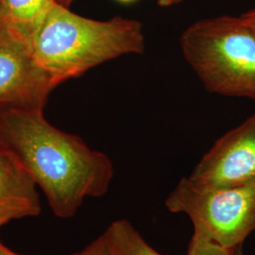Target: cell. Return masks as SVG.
Returning a JSON list of instances; mask_svg holds the SVG:
<instances>
[{"label":"cell","mask_w":255,"mask_h":255,"mask_svg":"<svg viewBox=\"0 0 255 255\" xmlns=\"http://www.w3.org/2000/svg\"><path fill=\"white\" fill-rule=\"evenodd\" d=\"M0 150L29 175L60 219L74 217L85 199L106 195L115 174L108 155L51 125L42 108L0 110Z\"/></svg>","instance_id":"cell-1"},{"label":"cell","mask_w":255,"mask_h":255,"mask_svg":"<svg viewBox=\"0 0 255 255\" xmlns=\"http://www.w3.org/2000/svg\"><path fill=\"white\" fill-rule=\"evenodd\" d=\"M29 45L37 64L57 87L111 60L143 54L146 37L135 19L100 21L56 3Z\"/></svg>","instance_id":"cell-2"},{"label":"cell","mask_w":255,"mask_h":255,"mask_svg":"<svg viewBox=\"0 0 255 255\" xmlns=\"http://www.w3.org/2000/svg\"><path fill=\"white\" fill-rule=\"evenodd\" d=\"M180 46L206 90L255 101V34L240 16L197 21L183 30Z\"/></svg>","instance_id":"cell-3"},{"label":"cell","mask_w":255,"mask_h":255,"mask_svg":"<svg viewBox=\"0 0 255 255\" xmlns=\"http://www.w3.org/2000/svg\"><path fill=\"white\" fill-rule=\"evenodd\" d=\"M166 208L182 213L221 246L236 250L255 231V180L230 187L201 188L183 177L167 196Z\"/></svg>","instance_id":"cell-4"},{"label":"cell","mask_w":255,"mask_h":255,"mask_svg":"<svg viewBox=\"0 0 255 255\" xmlns=\"http://www.w3.org/2000/svg\"><path fill=\"white\" fill-rule=\"evenodd\" d=\"M54 88L27 40L0 24V110L44 109Z\"/></svg>","instance_id":"cell-5"},{"label":"cell","mask_w":255,"mask_h":255,"mask_svg":"<svg viewBox=\"0 0 255 255\" xmlns=\"http://www.w3.org/2000/svg\"><path fill=\"white\" fill-rule=\"evenodd\" d=\"M187 179L201 188L237 186L255 180V114L219 137Z\"/></svg>","instance_id":"cell-6"},{"label":"cell","mask_w":255,"mask_h":255,"mask_svg":"<svg viewBox=\"0 0 255 255\" xmlns=\"http://www.w3.org/2000/svg\"><path fill=\"white\" fill-rule=\"evenodd\" d=\"M37 185L8 153L0 150V228L41 213Z\"/></svg>","instance_id":"cell-7"},{"label":"cell","mask_w":255,"mask_h":255,"mask_svg":"<svg viewBox=\"0 0 255 255\" xmlns=\"http://www.w3.org/2000/svg\"><path fill=\"white\" fill-rule=\"evenodd\" d=\"M55 4V0H0V24L30 44Z\"/></svg>","instance_id":"cell-8"},{"label":"cell","mask_w":255,"mask_h":255,"mask_svg":"<svg viewBox=\"0 0 255 255\" xmlns=\"http://www.w3.org/2000/svg\"><path fill=\"white\" fill-rule=\"evenodd\" d=\"M102 236L113 255H163L156 252L126 219L111 223Z\"/></svg>","instance_id":"cell-9"},{"label":"cell","mask_w":255,"mask_h":255,"mask_svg":"<svg viewBox=\"0 0 255 255\" xmlns=\"http://www.w3.org/2000/svg\"><path fill=\"white\" fill-rule=\"evenodd\" d=\"M235 252L216 243L201 231L194 230L187 255H235Z\"/></svg>","instance_id":"cell-10"},{"label":"cell","mask_w":255,"mask_h":255,"mask_svg":"<svg viewBox=\"0 0 255 255\" xmlns=\"http://www.w3.org/2000/svg\"><path fill=\"white\" fill-rule=\"evenodd\" d=\"M71 255H113L110 252L109 248L103 236L98 237L91 242L88 246L85 247L81 252L75 253Z\"/></svg>","instance_id":"cell-11"},{"label":"cell","mask_w":255,"mask_h":255,"mask_svg":"<svg viewBox=\"0 0 255 255\" xmlns=\"http://www.w3.org/2000/svg\"><path fill=\"white\" fill-rule=\"evenodd\" d=\"M240 17L248 27L255 34V8L248 10L245 13H242Z\"/></svg>","instance_id":"cell-12"},{"label":"cell","mask_w":255,"mask_h":255,"mask_svg":"<svg viewBox=\"0 0 255 255\" xmlns=\"http://www.w3.org/2000/svg\"><path fill=\"white\" fill-rule=\"evenodd\" d=\"M157 4L160 7H164V8H167V7H171L174 5H177L179 3H181L184 0H156Z\"/></svg>","instance_id":"cell-13"},{"label":"cell","mask_w":255,"mask_h":255,"mask_svg":"<svg viewBox=\"0 0 255 255\" xmlns=\"http://www.w3.org/2000/svg\"><path fill=\"white\" fill-rule=\"evenodd\" d=\"M0 255H21L10 251L9 248L5 246L1 241H0Z\"/></svg>","instance_id":"cell-14"},{"label":"cell","mask_w":255,"mask_h":255,"mask_svg":"<svg viewBox=\"0 0 255 255\" xmlns=\"http://www.w3.org/2000/svg\"><path fill=\"white\" fill-rule=\"evenodd\" d=\"M75 0H55V2L57 3V4H59V5H62V6H64V7H69L70 5H71V3L74 2Z\"/></svg>","instance_id":"cell-15"},{"label":"cell","mask_w":255,"mask_h":255,"mask_svg":"<svg viewBox=\"0 0 255 255\" xmlns=\"http://www.w3.org/2000/svg\"><path fill=\"white\" fill-rule=\"evenodd\" d=\"M235 255H244V252H243V249L242 246L238 247L236 249V252H235Z\"/></svg>","instance_id":"cell-16"},{"label":"cell","mask_w":255,"mask_h":255,"mask_svg":"<svg viewBox=\"0 0 255 255\" xmlns=\"http://www.w3.org/2000/svg\"><path fill=\"white\" fill-rule=\"evenodd\" d=\"M119 2H122V3H131V2H134L136 0H118Z\"/></svg>","instance_id":"cell-17"}]
</instances>
